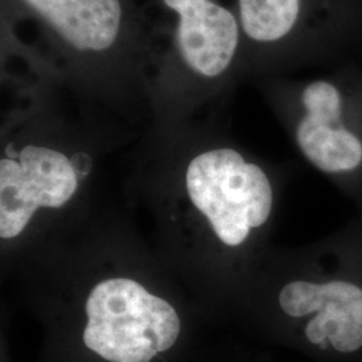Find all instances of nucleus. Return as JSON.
<instances>
[{
    "label": "nucleus",
    "instance_id": "obj_3",
    "mask_svg": "<svg viewBox=\"0 0 362 362\" xmlns=\"http://www.w3.org/2000/svg\"><path fill=\"white\" fill-rule=\"evenodd\" d=\"M245 59L264 73L332 66L362 49V0H236Z\"/></svg>",
    "mask_w": 362,
    "mask_h": 362
},
{
    "label": "nucleus",
    "instance_id": "obj_5",
    "mask_svg": "<svg viewBox=\"0 0 362 362\" xmlns=\"http://www.w3.org/2000/svg\"><path fill=\"white\" fill-rule=\"evenodd\" d=\"M79 52H109L122 31L121 0H21Z\"/></svg>",
    "mask_w": 362,
    "mask_h": 362
},
{
    "label": "nucleus",
    "instance_id": "obj_2",
    "mask_svg": "<svg viewBox=\"0 0 362 362\" xmlns=\"http://www.w3.org/2000/svg\"><path fill=\"white\" fill-rule=\"evenodd\" d=\"M272 85L299 153L362 212V66L351 59Z\"/></svg>",
    "mask_w": 362,
    "mask_h": 362
},
{
    "label": "nucleus",
    "instance_id": "obj_4",
    "mask_svg": "<svg viewBox=\"0 0 362 362\" xmlns=\"http://www.w3.org/2000/svg\"><path fill=\"white\" fill-rule=\"evenodd\" d=\"M177 16L176 46L182 62L203 78L228 73L242 52L245 37L236 11L215 0H164Z\"/></svg>",
    "mask_w": 362,
    "mask_h": 362
},
{
    "label": "nucleus",
    "instance_id": "obj_1",
    "mask_svg": "<svg viewBox=\"0 0 362 362\" xmlns=\"http://www.w3.org/2000/svg\"><path fill=\"white\" fill-rule=\"evenodd\" d=\"M272 306L299 326L311 348L362 353V212L284 266Z\"/></svg>",
    "mask_w": 362,
    "mask_h": 362
}]
</instances>
